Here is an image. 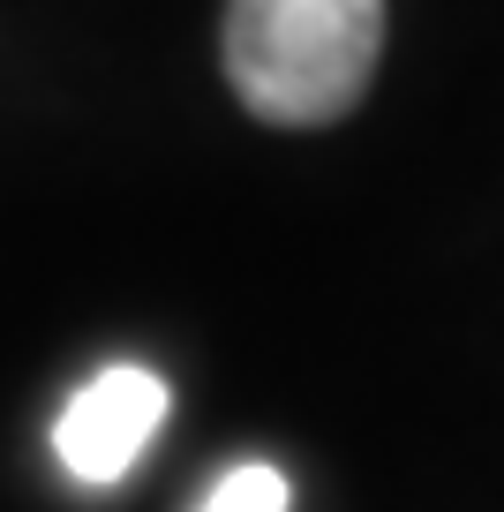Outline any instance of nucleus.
Listing matches in <instances>:
<instances>
[{
  "label": "nucleus",
  "mask_w": 504,
  "mask_h": 512,
  "mask_svg": "<svg viewBox=\"0 0 504 512\" xmlns=\"http://www.w3.org/2000/svg\"><path fill=\"white\" fill-rule=\"evenodd\" d=\"M196 512H294V482H286L271 460H241L204 490Z\"/></svg>",
  "instance_id": "obj_3"
},
{
  "label": "nucleus",
  "mask_w": 504,
  "mask_h": 512,
  "mask_svg": "<svg viewBox=\"0 0 504 512\" xmlns=\"http://www.w3.org/2000/svg\"><path fill=\"white\" fill-rule=\"evenodd\" d=\"M219 61L256 121H347L384 61V0H226Z\"/></svg>",
  "instance_id": "obj_1"
},
{
  "label": "nucleus",
  "mask_w": 504,
  "mask_h": 512,
  "mask_svg": "<svg viewBox=\"0 0 504 512\" xmlns=\"http://www.w3.org/2000/svg\"><path fill=\"white\" fill-rule=\"evenodd\" d=\"M166 407H174V392H166L158 369L113 362V369H98L76 400L61 407V422H53V452H61V467L76 482L106 490V482H121L128 467L143 460V445L158 437Z\"/></svg>",
  "instance_id": "obj_2"
}]
</instances>
